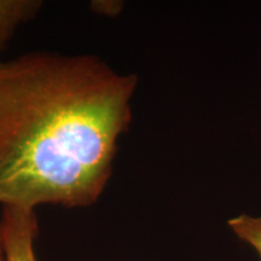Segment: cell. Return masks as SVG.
I'll list each match as a JSON object with an SVG mask.
<instances>
[{
  "label": "cell",
  "mask_w": 261,
  "mask_h": 261,
  "mask_svg": "<svg viewBox=\"0 0 261 261\" xmlns=\"http://www.w3.org/2000/svg\"><path fill=\"white\" fill-rule=\"evenodd\" d=\"M227 225L238 240L255 250L261 261V214L257 217L240 214L231 218Z\"/></svg>",
  "instance_id": "277c9868"
},
{
  "label": "cell",
  "mask_w": 261,
  "mask_h": 261,
  "mask_svg": "<svg viewBox=\"0 0 261 261\" xmlns=\"http://www.w3.org/2000/svg\"><path fill=\"white\" fill-rule=\"evenodd\" d=\"M0 261H6L5 260V253H4V241H3L2 218H0Z\"/></svg>",
  "instance_id": "8992f818"
},
{
  "label": "cell",
  "mask_w": 261,
  "mask_h": 261,
  "mask_svg": "<svg viewBox=\"0 0 261 261\" xmlns=\"http://www.w3.org/2000/svg\"><path fill=\"white\" fill-rule=\"evenodd\" d=\"M40 0H0V56L16 33L37 17Z\"/></svg>",
  "instance_id": "3957f363"
},
{
  "label": "cell",
  "mask_w": 261,
  "mask_h": 261,
  "mask_svg": "<svg viewBox=\"0 0 261 261\" xmlns=\"http://www.w3.org/2000/svg\"><path fill=\"white\" fill-rule=\"evenodd\" d=\"M123 3L122 2H115V0H100V2H92L91 3V9L98 15L102 16H109V17H114V16L119 15L122 11Z\"/></svg>",
  "instance_id": "5b68a950"
},
{
  "label": "cell",
  "mask_w": 261,
  "mask_h": 261,
  "mask_svg": "<svg viewBox=\"0 0 261 261\" xmlns=\"http://www.w3.org/2000/svg\"><path fill=\"white\" fill-rule=\"evenodd\" d=\"M138 77L91 54L0 56V207L87 208L132 123Z\"/></svg>",
  "instance_id": "6da1fadb"
},
{
  "label": "cell",
  "mask_w": 261,
  "mask_h": 261,
  "mask_svg": "<svg viewBox=\"0 0 261 261\" xmlns=\"http://www.w3.org/2000/svg\"><path fill=\"white\" fill-rule=\"evenodd\" d=\"M2 225L5 260L38 261L35 241L39 227L35 211L3 208Z\"/></svg>",
  "instance_id": "7a4b0ae2"
}]
</instances>
